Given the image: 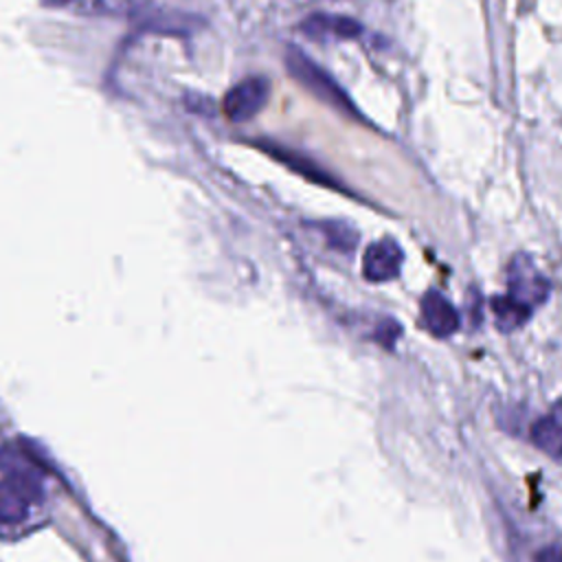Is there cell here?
<instances>
[{
    "instance_id": "obj_4",
    "label": "cell",
    "mask_w": 562,
    "mask_h": 562,
    "mask_svg": "<svg viewBox=\"0 0 562 562\" xmlns=\"http://www.w3.org/2000/svg\"><path fill=\"white\" fill-rule=\"evenodd\" d=\"M404 261V252L400 244L391 237H382L373 244L362 255V274L371 283H384L391 281L400 274Z\"/></svg>"
},
{
    "instance_id": "obj_6",
    "label": "cell",
    "mask_w": 562,
    "mask_h": 562,
    "mask_svg": "<svg viewBox=\"0 0 562 562\" xmlns=\"http://www.w3.org/2000/svg\"><path fill=\"white\" fill-rule=\"evenodd\" d=\"M419 310H422V323L432 336L448 338L459 329V312L452 305V301L446 299L441 292L428 290L422 296Z\"/></svg>"
},
{
    "instance_id": "obj_3",
    "label": "cell",
    "mask_w": 562,
    "mask_h": 562,
    "mask_svg": "<svg viewBox=\"0 0 562 562\" xmlns=\"http://www.w3.org/2000/svg\"><path fill=\"white\" fill-rule=\"evenodd\" d=\"M268 94H270V83L263 77H248L226 92L222 101V110L226 119L235 123H244L261 112V108L268 103Z\"/></svg>"
},
{
    "instance_id": "obj_1",
    "label": "cell",
    "mask_w": 562,
    "mask_h": 562,
    "mask_svg": "<svg viewBox=\"0 0 562 562\" xmlns=\"http://www.w3.org/2000/svg\"><path fill=\"white\" fill-rule=\"evenodd\" d=\"M285 70L294 77V81L305 88L312 97L327 103L329 108L347 114V116H360L358 108L351 103L347 92L336 83V79L323 70L312 57H307L301 48L288 46L285 50Z\"/></svg>"
},
{
    "instance_id": "obj_8",
    "label": "cell",
    "mask_w": 562,
    "mask_h": 562,
    "mask_svg": "<svg viewBox=\"0 0 562 562\" xmlns=\"http://www.w3.org/2000/svg\"><path fill=\"white\" fill-rule=\"evenodd\" d=\"M531 441L551 459H562V422L555 415H547L533 422Z\"/></svg>"
},
{
    "instance_id": "obj_5",
    "label": "cell",
    "mask_w": 562,
    "mask_h": 562,
    "mask_svg": "<svg viewBox=\"0 0 562 562\" xmlns=\"http://www.w3.org/2000/svg\"><path fill=\"white\" fill-rule=\"evenodd\" d=\"M37 496V485L31 476L13 474L0 481V525L20 522Z\"/></svg>"
},
{
    "instance_id": "obj_11",
    "label": "cell",
    "mask_w": 562,
    "mask_h": 562,
    "mask_svg": "<svg viewBox=\"0 0 562 562\" xmlns=\"http://www.w3.org/2000/svg\"><path fill=\"white\" fill-rule=\"evenodd\" d=\"M321 228H323L327 241H329L334 248L345 250V252H349V250L356 248L358 235H356V231H353L351 226H347L345 222H325Z\"/></svg>"
},
{
    "instance_id": "obj_9",
    "label": "cell",
    "mask_w": 562,
    "mask_h": 562,
    "mask_svg": "<svg viewBox=\"0 0 562 562\" xmlns=\"http://www.w3.org/2000/svg\"><path fill=\"white\" fill-rule=\"evenodd\" d=\"M266 151L274 158H279L281 162H285L292 171L301 173L303 178L312 180V182H318V184H325V187H338L334 178H329L316 162H312L310 158H303V156H296L292 154L290 149H283V147H277V145H268Z\"/></svg>"
},
{
    "instance_id": "obj_7",
    "label": "cell",
    "mask_w": 562,
    "mask_h": 562,
    "mask_svg": "<svg viewBox=\"0 0 562 562\" xmlns=\"http://www.w3.org/2000/svg\"><path fill=\"white\" fill-rule=\"evenodd\" d=\"M303 31L310 37L325 40V37H338V40H349L360 35L362 26L353 18L347 15H329V13H314L303 22Z\"/></svg>"
},
{
    "instance_id": "obj_10",
    "label": "cell",
    "mask_w": 562,
    "mask_h": 562,
    "mask_svg": "<svg viewBox=\"0 0 562 562\" xmlns=\"http://www.w3.org/2000/svg\"><path fill=\"white\" fill-rule=\"evenodd\" d=\"M492 312H494L496 327L501 331H514V329L522 327L531 316V310L514 303L507 294L492 299Z\"/></svg>"
},
{
    "instance_id": "obj_13",
    "label": "cell",
    "mask_w": 562,
    "mask_h": 562,
    "mask_svg": "<svg viewBox=\"0 0 562 562\" xmlns=\"http://www.w3.org/2000/svg\"><path fill=\"white\" fill-rule=\"evenodd\" d=\"M40 2L46 4V7H66V4H70L75 0H40Z\"/></svg>"
},
{
    "instance_id": "obj_12",
    "label": "cell",
    "mask_w": 562,
    "mask_h": 562,
    "mask_svg": "<svg viewBox=\"0 0 562 562\" xmlns=\"http://www.w3.org/2000/svg\"><path fill=\"white\" fill-rule=\"evenodd\" d=\"M533 562H562V544L542 547V549L533 555Z\"/></svg>"
},
{
    "instance_id": "obj_2",
    "label": "cell",
    "mask_w": 562,
    "mask_h": 562,
    "mask_svg": "<svg viewBox=\"0 0 562 562\" xmlns=\"http://www.w3.org/2000/svg\"><path fill=\"white\" fill-rule=\"evenodd\" d=\"M549 294L551 281L542 274L536 261L525 252L514 255L507 266V296L514 303L533 312V307L542 305Z\"/></svg>"
}]
</instances>
